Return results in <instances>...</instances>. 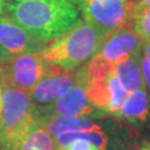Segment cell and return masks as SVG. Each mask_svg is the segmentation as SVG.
I'll return each mask as SVG.
<instances>
[{"label":"cell","instance_id":"6da1fadb","mask_svg":"<svg viewBox=\"0 0 150 150\" xmlns=\"http://www.w3.org/2000/svg\"><path fill=\"white\" fill-rule=\"evenodd\" d=\"M7 10L12 20L43 43L81 20L80 9L72 0H9Z\"/></svg>","mask_w":150,"mask_h":150},{"label":"cell","instance_id":"7a4b0ae2","mask_svg":"<svg viewBox=\"0 0 150 150\" xmlns=\"http://www.w3.org/2000/svg\"><path fill=\"white\" fill-rule=\"evenodd\" d=\"M107 33L81 19L60 37L49 41L39 51L48 62L64 70H74L86 64Z\"/></svg>","mask_w":150,"mask_h":150},{"label":"cell","instance_id":"3957f363","mask_svg":"<svg viewBox=\"0 0 150 150\" xmlns=\"http://www.w3.org/2000/svg\"><path fill=\"white\" fill-rule=\"evenodd\" d=\"M37 122L36 106L29 92L1 82V149L17 150L23 137Z\"/></svg>","mask_w":150,"mask_h":150},{"label":"cell","instance_id":"277c9868","mask_svg":"<svg viewBox=\"0 0 150 150\" xmlns=\"http://www.w3.org/2000/svg\"><path fill=\"white\" fill-rule=\"evenodd\" d=\"M61 69L48 62L40 52L11 56L0 67V82L29 91L46 76Z\"/></svg>","mask_w":150,"mask_h":150},{"label":"cell","instance_id":"5b68a950","mask_svg":"<svg viewBox=\"0 0 150 150\" xmlns=\"http://www.w3.org/2000/svg\"><path fill=\"white\" fill-rule=\"evenodd\" d=\"M134 0H78L82 19L108 33L131 25Z\"/></svg>","mask_w":150,"mask_h":150},{"label":"cell","instance_id":"8992f818","mask_svg":"<svg viewBox=\"0 0 150 150\" xmlns=\"http://www.w3.org/2000/svg\"><path fill=\"white\" fill-rule=\"evenodd\" d=\"M85 91L92 106L102 115L115 116L128 96V91L115 72L103 78L90 79L85 83Z\"/></svg>","mask_w":150,"mask_h":150},{"label":"cell","instance_id":"52a82bcc","mask_svg":"<svg viewBox=\"0 0 150 150\" xmlns=\"http://www.w3.org/2000/svg\"><path fill=\"white\" fill-rule=\"evenodd\" d=\"M102 115L92 106L85 91V85L77 82L68 92L45 107H36L37 121L48 116L87 117Z\"/></svg>","mask_w":150,"mask_h":150},{"label":"cell","instance_id":"ba28073f","mask_svg":"<svg viewBox=\"0 0 150 150\" xmlns=\"http://www.w3.org/2000/svg\"><path fill=\"white\" fill-rule=\"evenodd\" d=\"M144 41L131 25H126L108 32L101 40L96 54L116 64L128 57L140 54Z\"/></svg>","mask_w":150,"mask_h":150},{"label":"cell","instance_id":"9c48e42d","mask_svg":"<svg viewBox=\"0 0 150 150\" xmlns=\"http://www.w3.org/2000/svg\"><path fill=\"white\" fill-rule=\"evenodd\" d=\"M76 83V69H58L39 81L29 91V95L36 107H45L64 96Z\"/></svg>","mask_w":150,"mask_h":150},{"label":"cell","instance_id":"30bf717a","mask_svg":"<svg viewBox=\"0 0 150 150\" xmlns=\"http://www.w3.org/2000/svg\"><path fill=\"white\" fill-rule=\"evenodd\" d=\"M45 45L32 37L10 17L0 16V47L9 54L39 52Z\"/></svg>","mask_w":150,"mask_h":150},{"label":"cell","instance_id":"8fae6325","mask_svg":"<svg viewBox=\"0 0 150 150\" xmlns=\"http://www.w3.org/2000/svg\"><path fill=\"white\" fill-rule=\"evenodd\" d=\"M115 117L129 122H145L150 118V96L146 88L128 92Z\"/></svg>","mask_w":150,"mask_h":150},{"label":"cell","instance_id":"7c38bea8","mask_svg":"<svg viewBox=\"0 0 150 150\" xmlns=\"http://www.w3.org/2000/svg\"><path fill=\"white\" fill-rule=\"evenodd\" d=\"M52 137L62 132L77 131V130H97L101 129L99 125L95 123L87 117H66V116H48L38 120Z\"/></svg>","mask_w":150,"mask_h":150},{"label":"cell","instance_id":"4fadbf2b","mask_svg":"<svg viewBox=\"0 0 150 150\" xmlns=\"http://www.w3.org/2000/svg\"><path fill=\"white\" fill-rule=\"evenodd\" d=\"M140 54H134L115 64V75L128 92L145 88L142 72L140 68Z\"/></svg>","mask_w":150,"mask_h":150},{"label":"cell","instance_id":"5bb4252c","mask_svg":"<svg viewBox=\"0 0 150 150\" xmlns=\"http://www.w3.org/2000/svg\"><path fill=\"white\" fill-rule=\"evenodd\" d=\"M56 150H66L67 147L77 139H86L97 146L100 150H106L108 145L107 134L101 129L97 130H77V131H68L62 132L54 137Z\"/></svg>","mask_w":150,"mask_h":150},{"label":"cell","instance_id":"9a60e30c","mask_svg":"<svg viewBox=\"0 0 150 150\" xmlns=\"http://www.w3.org/2000/svg\"><path fill=\"white\" fill-rule=\"evenodd\" d=\"M17 150H56L54 138L37 122L23 137Z\"/></svg>","mask_w":150,"mask_h":150},{"label":"cell","instance_id":"2e32d148","mask_svg":"<svg viewBox=\"0 0 150 150\" xmlns=\"http://www.w3.org/2000/svg\"><path fill=\"white\" fill-rule=\"evenodd\" d=\"M131 26L144 40L150 39V6L136 4L134 6Z\"/></svg>","mask_w":150,"mask_h":150},{"label":"cell","instance_id":"e0dca14e","mask_svg":"<svg viewBox=\"0 0 150 150\" xmlns=\"http://www.w3.org/2000/svg\"><path fill=\"white\" fill-rule=\"evenodd\" d=\"M140 68L142 72V79L145 83V88L150 91V57L141 51L140 54Z\"/></svg>","mask_w":150,"mask_h":150},{"label":"cell","instance_id":"ac0fdd59","mask_svg":"<svg viewBox=\"0 0 150 150\" xmlns=\"http://www.w3.org/2000/svg\"><path fill=\"white\" fill-rule=\"evenodd\" d=\"M66 150H100L97 146L86 139H77L72 141Z\"/></svg>","mask_w":150,"mask_h":150},{"label":"cell","instance_id":"d6986e66","mask_svg":"<svg viewBox=\"0 0 150 150\" xmlns=\"http://www.w3.org/2000/svg\"><path fill=\"white\" fill-rule=\"evenodd\" d=\"M10 57H11V54H9L5 49H2L0 47V67L5 64L6 61L9 59Z\"/></svg>","mask_w":150,"mask_h":150},{"label":"cell","instance_id":"ffe728a7","mask_svg":"<svg viewBox=\"0 0 150 150\" xmlns=\"http://www.w3.org/2000/svg\"><path fill=\"white\" fill-rule=\"evenodd\" d=\"M141 51H142L145 54H147L148 57H150V39L149 40H145V41H144Z\"/></svg>","mask_w":150,"mask_h":150},{"label":"cell","instance_id":"44dd1931","mask_svg":"<svg viewBox=\"0 0 150 150\" xmlns=\"http://www.w3.org/2000/svg\"><path fill=\"white\" fill-rule=\"evenodd\" d=\"M138 150H150V141L144 142V144L139 147V149Z\"/></svg>","mask_w":150,"mask_h":150},{"label":"cell","instance_id":"7402d4cb","mask_svg":"<svg viewBox=\"0 0 150 150\" xmlns=\"http://www.w3.org/2000/svg\"><path fill=\"white\" fill-rule=\"evenodd\" d=\"M136 4H139V5L144 6H150V0H134Z\"/></svg>","mask_w":150,"mask_h":150},{"label":"cell","instance_id":"603a6c76","mask_svg":"<svg viewBox=\"0 0 150 150\" xmlns=\"http://www.w3.org/2000/svg\"><path fill=\"white\" fill-rule=\"evenodd\" d=\"M6 8V0H0V15L4 12Z\"/></svg>","mask_w":150,"mask_h":150},{"label":"cell","instance_id":"cb8c5ba5","mask_svg":"<svg viewBox=\"0 0 150 150\" xmlns=\"http://www.w3.org/2000/svg\"><path fill=\"white\" fill-rule=\"evenodd\" d=\"M0 108H1V82H0Z\"/></svg>","mask_w":150,"mask_h":150},{"label":"cell","instance_id":"d4e9b609","mask_svg":"<svg viewBox=\"0 0 150 150\" xmlns=\"http://www.w3.org/2000/svg\"><path fill=\"white\" fill-rule=\"evenodd\" d=\"M72 1H75L76 4H77V5H78V0H72Z\"/></svg>","mask_w":150,"mask_h":150},{"label":"cell","instance_id":"484cf974","mask_svg":"<svg viewBox=\"0 0 150 150\" xmlns=\"http://www.w3.org/2000/svg\"><path fill=\"white\" fill-rule=\"evenodd\" d=\"M6 1H8V0H6Z\"/></svg>","mask_w":150,"mask_h":150}]
</instances>
